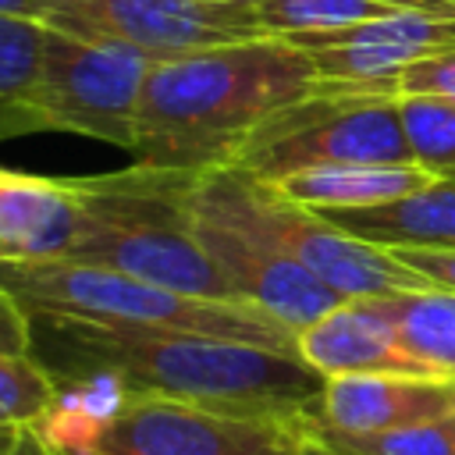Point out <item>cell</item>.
<instances>
[{
  "instance_id": "obj_18",
  "label": "cell",
  "mask_w": 455,
  "mask_h": 455,
  "mask_svg": "<svg viewBox=\"0 0 455 455\" xmlns=\"http://www.w3.org/2000/svg\"><path fill=\"white\" fill-rule=\"evenodd\" d=\"M43 21L0 14V142L46 132L36 107Z\"/></svg>"
},
{
  "instance_id": "obj_12",
  "label": "cell",
  "mask_w": 455,
  "mask_h": 455,
  "mask_svg": "<svg viewBox=\"0 0 455 455\" xmlns=\"http://www.w3.org/2000/svg\"><path fill=\"white\" fill-rule=\"evenodd\" d=\"M455 416V377L348 373L327 377L316 423L338 437H373Z\"/></svg>"
},
{
  "instance_id": "obj_27",
  "label": "cell",
  "mask_w": 455,
  "mask_h": 455,
  "mask_svg": "<svg viewBox=\"0 0 455 455\" xmlns=\"http://www.w3.org/2000/svg\"><path fill=\"white\" fill-rule=\"evenodd\" d=\"M7 455H64L39 427H21L18 430V441L11 444V451Z\"/></svg>"
},
{
  "instance_id": "obj_3",
  "label": "cell",
  "mask_w": 455,
  "mask_h": 455,
  "mask_svg": "<svg viewBox=\"0 0 455 455\" xmlns=\"http://www.w3.org/2000/svg\"><path fill=\"white\" fill-rule=\"evenodd\" d=\"M196 171L132 164L114 174L71 178L78 238L68 259L220 302H242L192 228Z\"/></svg>"
},
{
  "instance_id": "obj_26",
  "label": "cell",
  "mask_w": 455,
  "mask_h": 455,
  "mask_svg": "<svg viewBox=\"0 0 455 455\" xmlns=\"http://www.w3.org/2000/svg\"><path fill=\"white\" fill-rule=\"evenodd\" d=\"M284 455H352V451H345L338 441H331L320 427H316V419L302 430V437L284 451Z\"/></svg>"
},
{
  "instance_id": "obj_4",
  "label": "cell",
  "mask_w": 455,
  "mask_h": 455,
  "mask_svg": "<svg viewBox=\"0 0 455 455\" xmlns=\"http://www.w3.org/2000/svg\"><path fill=\"white\" fill-rule=\"evenodd\" d=\"M0 291H7L25 316H68L107 327L185 331V334L231 338L299 355V334L249 302H220V299L171 291L100 263H82V259L0 263Z\"/></svg>"
},
{
  "instance_id": "obj_13",
  "label": "cell",
  "mask_w": 455,
  "mask_h": 455,
  "mask_svg": "<svg viewBox=\"0 0 455 455\" xmlns=\"http://www.w3.org/2000/svg\"><path fill=\"white\" fill-rule=\"evenodd\" d=\"M299 355L323 377H348V373L444 377L409 348L384 295L338 302L316 323L299 331Z\"/></svg>"
},
{
  "instance_id": "obj_16",
  "label": "cell",
  "mask_w": 455,
  "mask_h": 455,
  "mask_svg": "<svg viewBox=\"0 0 455 455\" xmlns=\"http://www.w3.org/2000/svg\"><path fill=\"white\" fill-rule=\"evenodd\" d=\"M270 185L309 210H366L405 199L434 185V178L419 164H334L295 171Z\"/></svg>"
},
{
  "instance_id": "obj_19",
  "label": "cell",
  "mask_w": 455,
  "mask_h": 455,
  "mask_svg": "<svg viewBox=\"0 0 455 455\" xmlns=\"http://www.w3.org/2000/svg\"><path fill=\"white\" fill-rule=\"evenodd\" d=\"M384 302L398 320V331L409 348L427 359L437 373L455 377V291H405L384 295Z\"/></svg>"
},
{
  "instance_id": "obj_8",
  "label": "cell",
  "mask_w": 455,
  "mask_h": 455,
  "mask_svg": "<svg viewBox=\"0 0 455 455\" xmlns=\"http://www.w3.org/2000/svg\"><path fill=\"white\" fill-rule=\"evenodd\" d=\"M313 419H256L167 398H121L78 455H284Z\"/></svg>"
},
{
  "instance_id": "obj_25",
  "label": "cell",
  "mask_w": 455,
  "mask_h": 455,
  "mask_svg": "<svg viewBox=\"0 0 455 455\" xmlns=\"http://www.w3.org/2000/svg\"><path fill=\"white\" fill-rule=\"evenodd\" d=\"M0 348L4 352H28L32 348L28 316L21 313V306L7 291H0Z\"/></svg>"
},
{
  "instance_id": "obj_10",
  "label": "cell",
  "mask_w": 455,
  "mask_h": 455,
  "mask_svg": "<svg viewBox=\"0 0 455 455\" xmlns=\"http://www.w3.org/2000/svg\"><path fill=\"white\" fill-rule=\"evenodd\" d=\"M43 21L132 43L156 60L267 36L256 0H43Z\"/></svg>"
},
{
  "instance_id": "obj_28",
  "label": "cell",
  "mask_w": 455,
  "mask_h": 455,
  "mask_svg": "<svg viewBox=\"0 0 455 455\" xmlns=\"http://www.w3.org/2000/svg\"><path fill=\"white\" fill-rule=\"evenodd\" d=\"M0 14H18V18H39L43 21V0H0Z\"/></svg>"
},
{
  "instance_id": "obj_24",
  "label": "cell",
  "mask_w": 455,
  "mask_h": 455,
  "mask_svg": "<svg viewBox=\"0 0 455 455\" xmlns=\"http://www.w3.org/2000/svg\"><path fill=\"white\" fill-rule=\"evenodd\" d=\"M412 270H419L434 288L455 291V249H395Z\"/></svg>"
},
{
  "instance_id": "obj_5",
  "label": "cell",
  "mask_w": 455,
  "mask_h": 455,
  "mask_svg": "<svg viewBox=\"0 0 455 455\" xmlns=\"http://www.w3.org/2000/svg\"><path fill=\"white\" fill-rule=\"evenodd\" d=\"M334 164H412L398 89L320 82L270 114L235 167L259 181H281L284 174Z\"/></svg>"
},
{
  "instance_id": "obj_23",
  "label": "cell",
  "mask_w": 455,
  "mask_h": 455,
  "mask_svg": "<svg viewBox=\"0 0 455 455\" xmlns=\"http://www.w3.org/2000/svg\"><path fill=\"white\" fill-rule=\"evenodd\" d=\"M398 96H441L455 103V39L402 68Z\"/></svg>"
},
{
  "instance_id": "obj_21",
  "label": "cell",
  "mask_w": 455,
  "mask_h": 455,
  "mask_svg": "<svg viewBox=\"0 0 455 455\" xmlns=\"http://www.w3.org/2000/svg\"><path fill=\"white\" fill-rule=\"evenodd\" d=\"M57 398V380L32 352L0 348V427H43Z\"/></svg>"
},
{
  "instance_id": "obj_7",
  "label": "cell",
  "mask_w": 455,
  "mask_h": 455,
  "mask_svg": "<svg viewBox=\"0 0 455 455\" xmlns=\"http://www.w3.org/2000/svg\"><path fill=\"white\" fill-rule=\"evenodd\" d=\"M156 57L103 36L43 21L36 107L46 132H75L135 153L139 107Z\"/></svg>"
},
{
  "instance_id": "obj_2",
  "label": "cell",
  "mask_w": 455,
  "mask_h": 455,
  "mask_svg": "<svg viewBox=\"0 0 455 455\" xmlns=\"http://www.w3.org/2000/svg\"><path fill=\"white\" fill-rule=\"evenodd\" d=\"M320 85L288 36H252L156 60L135 132V164L171 171L235 167L256 128Z\"/></svg>"
},
{
  "instance_id": "obj_9",
  "label": "cell",
  "mask_w": 455,
  "mask_h": 455,
  "mask_svg": "<svg viewBox=\"0 0 455 455\" xmlns=\"http://www.w3.org/2000/svg\"><path fill=\"white\" fill-rule=\"evenodd\" d=\"M192 228L203 249L231 281L235 295L270 313L295 334L316 323L338 302H345L316 274H309L295 256H288L277 242H270L267 235L238 220L228 206H220L206 192L203 174L196 178V188H192Z\"/></svg>"
},
{
  "instance_id": "obj_30",
  "label": "cell",
  "mask_w": 455,
  "mask_h": 455,
  "mask_svg": "<svg viewBox=\"0 0 455 455\" xmlns=\"http://www.w3.org/2000/svg\"><path fill=\"white\" fill-rule=\"evenodd\" d=\"M64 455H78V451H64Z\"/></svg>"
},
{
  "instance_id": "obj_20",
  "label": "cell",
  "mask_w": 455,
  "mask_h": 455,
  "mask_svg": "<svg viewBox=\"0 0 455 455\" xmlns=\"http://www.w3.org/2000/svg\"><path fill=\"white\" fill-rule=\"evenodd\" d=\"M398 117L412 164L434 181L455 185V103L441 96H398Z\"/></svg>"
},
{
  "instance_id": "obj_1",
  "label": "cell",
  "mask_w": 455,
  "mask_h": 455,
  "mask_svg": "<svg viewBox=\"0 0 455 455\" xmlns=\"http://www.w3.org/2000/svg\"><path fill=\"white\" fill-rule=\"evenodd\" d=\"M32 355L57 387L100 384L121 398H167L256 419H316L327 377L302 355L249 341L28 316Z\"/></svg>"
},
{
  "instance_id": "obj_14",
  "label": "cell",
  "mask_w": 455,
  "mask_h": 455,
  "mask_svg": "<svg viewBox=\"0 0 455 455\" xmlns=\"http://www.w3.org/2000/svg\"><path fill=\"white\" fill-rule=\"evenodd\" d=\"M78 238L71 178H39L0 167V263L68 259Z\"/></svg>"
},
{
  "instance_id": "obj_17",
  "label": "cell",
  "mask_w": 455,
  "mask_h": 455,
  "mask_svg": "<svg viewBox=\"0 0 455 455\" xmlns=\"http://www.w3.org/2000/svg\"><path fill=\"white\" fill-rule=\"evenodd\" d=\"M412 11L455 21V0H256V21L267 36L348 28Z\"/></svg>"
},
{
  "instance_id": "obj_6",
  "label": "cell",
  "mask_w": 455,
  "mask_h": 455,
  "mask_svg": "<svg viewBox=\"0 0 455 455\" xmlns=\"http://www.w3.org/2000/svg\"><path fill=\"white\" fill-rule=\"evenodd\" d=\"M203 185L220 206H228L238 220H245L270 242H277L341 299H380L434 288L419 270L398 259L395 249L363 242L334 228L323 213L288 199L270 181H259L238 167H220L206 171Z\"/></svg>"
},
{
  "instance_id": "obj_15",
  "label": "cell",
  "mask_w": 455,
  "mask_h": 455,
  "mask_svg": "<svg viewBox=\"0 0 455 455\" xmlns=\"http://www.w3.org/2000/svg\"><path fill=\"white\" fill-rule=\"evenodd\" d=\"M334 228L387 249H455V185L434 181L405 199L366 210H316Z\"/></svg>"
},
{
  "instance_id": "obj_11",
  "label": "cell",
  "mask_w": 455,
  "mask_h": 455,
  "mask_svg": "<svg viewBox=\"0 0 455 455\" xmlns=\"http://www.w3.org/2000/svg\"><path fill=\"white\" fill-rule=\"evenodd\" d=\"M288 39L309 53L320 82L398 89L402 68H409L412 60L455 39V21L412 11V14L377 18L348 28L299 32Z\"/></svg>"
},
{
  "instance_id": "obj_29",
  "label": "cell",
  "mask_w": 455,
  "mask_h": 455,
  "mask_svg": "<svg viewBox=\"0 0 455 455\" xmlns=\"http://www.w3.org/2000/svg\"><path fill=\"white\" fill-rule=\"evenodd\" d=\"M18 430H21V427H0V455L11 451V444L18 441Z\"/></svg>"
},
{
  "instance_id": "obj_22",
  "label": "cell",
  "mask_w": 455,
  "mask_h": 455,
  "mask_svg": "<svg viewBox=\"0 0 455 455\" xmlns=\"http://www.w3.org/2000/svg\"><path fill=\"white\" fill-rule=\"evenodd\" d=\"M323 434L352 455H455V416L387 430V434H373V437H338L331 430H323Z\"/></svg>"
}]
</instances>
